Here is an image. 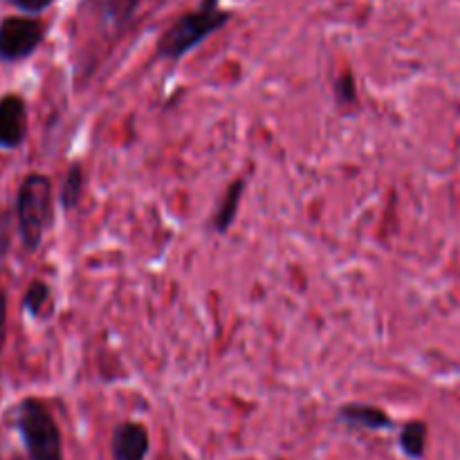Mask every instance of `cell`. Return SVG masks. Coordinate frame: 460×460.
<instances>
[{
    "label": "cell",
    "instance_id": "3",
    "mask_svg": "<svg viewBox=\"0 0 460 460\" xmlns=\"http://www.w3.org/2000/svg\"><path fill=\"white\" fill-rule=\"evenodd\" d=\"M52 223V184L45 175L31 173L18 193V225L30 250H36L45 229Z\"/></svg>",
    "mask_w": 460,
    "mask_h": 460
},
{
    "label": "cell",
    "instance_id": "8",
    "mask_svg": "<svg viewBox=\"0 0 460 460\" xmlns=\"http://www.w3.org/2000/svg\"><path fill=\"white\" fill-rule=\"evenodd\" d=\"M243 191H245V180H234L229 184L227 193H225L223 202L218 205V211L214 216V227L218 234H227L229 227H232L234 218H236L238 205H241Z\"/></svg>",
    "mask_w": 460,
    "mask_h": 460
},
{
    "label": "cell",
    "instance_id": "9",
    "mask_svg": "<svg viewBox=\"0 0 460 460\" xmlns=\"http://www.w3.org/2000/svg\"><path fill=\"white\" fill-rule=\"evenodd\" d=\"M427 434H429V429H427V425L422 420L407 422V425L402 427V431H400V438H398V445L400 449H402L404 456L411 460L425 458Z\"/></svg>",
    "mask_w": 460,
    "mask_h": 460
},
{
    "label": "cell",
    "instance_id": "1",
    "mask_svg": "<svg viewBox=\"0 0 460 460\" xmlns=\"http://www.w3.org/2000/svg\"><path fill=\"white\" fill-rule=\"evenodd\" d=\"M232 13L218 7V0H202L196 12L180 16L157 43V57L164 61H180L191 49L205 43L211 34L225 27Z\"/></svg>",
    "mask_w": 460,
    "mask_h": 460
},
{
    "label": "cell",
    "instance_id": "10",
    "mask_svg": "<svg viewBox=\"0 0 460 460\" xmlns=\"http://www.w3.org/2000/svg\"><path fill=\"white\" fill-rule=\"evenodd\" d=\"M81 196H84V171H81V164H72L66 180H63L61 205L66 207L67 211L75 209V207L79 205Z\"/></svg>",
    "mask_w": 460,
    "mask_h": 460
},
{
    "label": "cell",
    "instance_id": "7",
    "mask_svg": "<svg viewBox=\"0 0 460 460\" xmlns=\"http://www.w3.org/2000/svg\"><path fill=\"white\" fill-rule=\"evenodd\" d=\"M337 420L344 422L350 429H364V431H386L394 427V418L380 407L373 404H344L337 411Z\"/></svg>",
    "mask_w": 460,
    "mask_h": 460
},
{
    "label": "cell",
    "instance_id": "14",
    "mask_svg": "<svg viewBox=\"0 0 460 460\" xmlns=\"http://www.w3.org/2000/svg\"><path fill=\"white\" fill-rule=\"evenodd\" d=\"M4 326H7V301H4V295L0 292V349H3L4 341Z\"/></svg>",
    "mask_w": 460,
    "mask_h": 460
},
{
    "label": "cell",
    "instance_id": "11",
    "mask_svg": "<svg viewBox=\"0 0 460 460\" xmlns=\"http://www.w3.org/2000/svg\"><path fill=\"white\" fill-rule=\"evenodd\" d=\"M25 308L30 310L31 314H36V317H40V314H45L49 310V288L45 286V283L40 281H34L30 286V290H27L25 295Z\"/></svg>",
    "mask_w": 460,
    "mask_h": 460
},
{
    "label": "cell",
    "instance_id": "2",
    "mask_svg": "<svg viewBox=\"0 0 460 460\" xmlns=\"http://www.w3.org/2000/svg\"><path fill=\"white\" fill-rule=\"evenodd\" d=\"M16 429L30 460H63L61 431L43 402L30 398L18 404Z\"/></svg>",
    "mask_w": 460,
    "mask_h": 460
},
{
    "label": "cell",
    "instance_id": "6",
    "mask_svg": "<svg viewBox=\"0 0 460 460\" xmlns=\"http://www.w3.org/2000/svg\"><path fill=\"white\" fill-rule=\"evenodd\" d=\"M25 103L16 94L0 99V146L13 148L25 137Z\"/></svg>",
    "mask_w": 460,
    "mask_h": 460
},
{
    "label": "cell",
    "instance_id": "4",
    "mask_svg": "<svg viewBox=\"0 0 460 460\" xmlns=\"http://www.w3.org/2000/svg\"><path fill=\"white\" fill-rule=\"evenodd\" d=\"M43 40V27L31 18H7L0 25V57L7 61L25 58Z\"/></svg>",
    "mask_w": 460,
    "mask_h": 460
},
{
    "label": "cell",
    "instance_id": "13",
    "mask_svg": "<svg viewBox=\"0 0 460 460\" xmlns=\"http://www.w3.org/2000/svg\"><path fill=\"white\" fill-rule=\"evenodd\" d=\"M16 7H21L22 12H40V9L48 7L52 0H12Z\"/></svg>",
    "mask_w": 460,
    "mask_h": 460
},
{
    "label": "cell",
    "instance_id": "12",
    "mask_svg": "<svg viewBox=\"0 0 460 460\" xmlns=\"http://www.w3.org/2000/svg\"><path fill=\"white\" fill-rule=\"evenodd\" d=\"M335 94H337V102H340V106L355 103V99H358V90H355L353 76L350 75L340 76V79L335 81Z\"/></svg>",
    "mask_w": 460,
    "mask_h": 460
},
{
    "label": "cell",
    "instance_id": "5",
    "mask_svg": "<svg viewBox=\"0 0 460 460\" xmlns=\"http://www.w3.org/2000/svg\"><path fill=\"white\" fill-rule=\"evenodd\" d=\"M151 436L142 422H121L111 438L112 460H146Z\"/></svg>",
    "mask_w": 460,
    "mask_h": 460
}]
</instances>
